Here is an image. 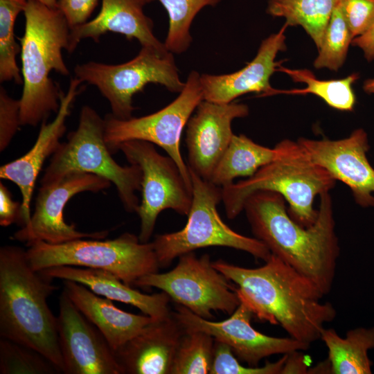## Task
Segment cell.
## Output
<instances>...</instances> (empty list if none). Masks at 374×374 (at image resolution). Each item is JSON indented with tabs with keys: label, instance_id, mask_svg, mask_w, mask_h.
I'll use <instances>...</instances> for the list:
<instances>
[{
	"label": "cell",
	"instance_id": "cell-23",
	"mask_svg": "<svg viewBox=\"0 0 374 374\" xmlns=\"http://www.w3.org/2000/svg\"><path fill=\"white\" fill-rule=\"evenodd\" d=\"M64 290L78 310L100 331L114 350L154 319L125 312L112 300L100 297L85 285L63 280Z\"/></svg>",
	"mask_w": 374,
	"mask_h": 374
},
{
	"label": "cell",
	"instance_id": "cell-29",
	"mask_svg": "<svg viewBox=\"0 0 374 374\" xmlns=\"http://www.w3.org/2000/svg\"><path fill=\"white\" fill-rule=\"evenodd\" d=\"M27 0H0V82H23L16 56L21 46L15 40V24Z\"/></svg>",
	"mask_w": 374,
	"mask_h": 374
},
{
	"label": "cell",
	"instance_id": "cell-34",
	"mask_svg": "<svg viewBox=\"0 0 374 374\" xmlns=\"http://www.w3.org/2000/svg\"><path fill=\"white\" fill-rule=\"evenodd\" d=\"M340 3L353 37L364 33L374 21V0H340Z\"/></svg>",
	"mask_w": 374,
	"mask_h": 374
},
{
	"label": "cell",
	"instance_id": "cell-3",
	"mask_svg": "<svg viewBox=\"0 0 374 374\" xmlns=\"http://www.w3.org/2000/svg\"><path fill=\"white\" fill-rule=\"evenodd\" d=\"M52 280L32 268L26 250L13 245L1 247V337L33 348L64 373L57 317L47 303L57 289Z\"/></svg>",
	"mask_w": 374,
	"mask_h": 374
},
{
	"label": "cell",
	"instance_id": "cell-39",
	"mask_svg": "<svg viewBox=\"0 0 374 374\" xmlns=\"http://www.w3.org/2000/svg\"><path fill=\"white\" fill-rule=\"evenodd\" d=\"M294 351L287 354V357L281 374L284 373H308L307 363L304 355Z\"/></svg>",
	"mask_w": 374,
	"mask_h": 374
},
{
	"label": "cell",
	"instance_id": "cell-16",
	"mask_svg": "<svg viewBox=\"0 0 374 374\" xmlns=\"http://www.w3.org/2000/svg\"><path fill=\"white\" fill-rule=\"evenodd\" d=\"M297 142L314 163L350 188L358 205L374 207V168L367 158L370 146L364 130L340 140L299 138Z\"/></svg>",
	"mask_w": 374,
	"mask_h": 374
},
{
	"label": "cell",
	"instance_id": "cell-33",
	"mask_svg": "<svg viewBox=\"0 0 374 374\" xmlns=\"http://www.w3.org/2000/svg\"><path fill=\"white\" fill-rule=\"evenodd\" d=\"M287 354H284L277 362H266L262 366H244L240 364L229 346L215 339L209 374H281Z\"/></svg>",
	"mask_w": 374,
	"mask_h": 374
},
{
	"label": "cell",
	"instance_id": "cell-21",
	"mask_svg": "<svg viewBox=\"0 0 374 374\" xmlns=\"http://www.w3.org/2000/svg\"><path fill=\"white\" fill-rule=\"evenodd\" d=\"M154 0H102L98 15L70 30L67 51L72 53L83 39L98 42L109 32L120 33L127 39H136L141 46L168 50L154 34L152 20L143 8Z\"/></svg>",
	"mask_w": 374,
	"mask_h": 374
},
{
	"label": "cell",
	"instance_id": "cell-12",
	"mask_svg": "<svg viewBox=\"0 0 374 374\" xmlns=\"http://www.w3.org/2000/svg\"><path fill=\"white\" fill-rule=\"evenodd\" d=\"M118 150L142 172V199L137 211L141 220L139 238L141 242H148L161 211L172 209L181 215H188L193 201L192 188L175 161L159 154L154 144L128 141L120 144Z\"/></svg>",
	"mask_w": 374,
	"mask_h": 374
},
{
	"label": "cell",
	"instance_id": "cell-22",
	"mask_svg": "<svg viewBox=\"0 0 374 374\" xmlns=\"http://www.w3.org/2000/svg\"><path fill=\"white\" fill-rule=\"evenodd\" d=\"M51 278L72 280L87 287L98 295L132 305L154 319L169 316L170 296L164 292L146 294L132 288L109 271L80 267L61 265L39 271Z\"/></svg>",
	"mask_w": 374,
	"mask_h": 374
},
{
	"label": "cell",
	"instance_id": "cell-36",
	"mask_svg": "<svg viewBox=\"0 0 374 374\" xmlns=\"http://www.w3.org/2000/svg\"><path fill=\"white\" fill-rule=\"evenodd\" d=\"M97 3L98 0H58L57 8L72 29L88 21Z\"/></svg>",
	"mask_w": 374,
	"mask_h": 374
},
{
	"label": "cell",
	"instance_id": "cell-14",
	"mask_svg": "<svg viewBox=\"0 0 374 374\" xmlns=\"http://www.w3.org/2000/svg\"><path fill=\"white\" fill-rule=\"evenodd\" d=\"M172 313L186 330H200L211 335L229 346L238 360L250 366H258L262 359L271 355L306 350L310 347L290 337H271L256 330L251 325L253 314L242 301L228 319L221 321L202 318L179 304Z\"/></svg>",
	"mask_w": 374,
	"mask_h": 374
},
{
	"label": "cell",
	"instance_id": "cell-38",
	"mask_svg": "<svg viewBox=\"0 0 374 374\" xmlns=\"http://www.w3.org/2000/svg\"><path fill=\"white\" fill-rule=\"evenodd\" d=\"M352 45L359 48L368 62L374 60V21L362 35L353 39Z\"/></svg>",
	"mask_w": 374,
	"mask_h": 374
},
{
	"label": "cell",
	"instance_id": "cell-31",
	"mask_svg": "<svg viewBox=\"0 0 374 374\" xmlns=\"http://www.w3.org/2000/svg\"><path fill=\"white\" fill-rule=\"evenodd\" d=\"M353 39L339 0L326 28L314 66L317 69L326 68L337 71L344 63Z\"/></svg>",
	"mask_w": 374,
	"mask_h": 374
},
{
	"label": "cell",
	"instance_id": "cell-27",
	"mask_svg": "<svg viewBox=\"0 0 374 374\" xmlns=\"http://www.w3.org/2000/svg\"><path fill=\"white\" fill-rule=\"evenodd\" d=\"M277 71L287 74L294 82L305 83L306 87L287 90L274 89L271 96L279 93L292 95L312 93L321 98L334 109L341 111L353 110L356 98L352 85L359 78L357 73H353L339 80H321L317 79L311 71L306 69H291L280 64L277 67Z\"/></svg>",
	"mask_w": 374,
	"mask_h": 374
},
{
	"label": "cell",
	"instance_id": "cell-41",
	"mask_svg": "<svg viewBox=\"0 0 374 374\" xmlns=\"http://www.w3.org/2000/svg\"><path fill=\"white\" fill-rule=\"evenodd\" d=\"M42 3L44 4L45 6L52 8H57V1L58 0H37Z\"/></svg>",
	"mask_w": 374,
	"mask_h": 374
},
{
	"label": "cell",
	"instance_id": "cell-30",
	"mask_svg": "<svg viewBox=\"0 0 374 374\" xmlns=\"http://www.w3.org/2000/svg\"><path fill=\"white\" fill-rule=\"evenodd\" d=\"M215 339L200 330H186L176 350L170 374L210 373Z\"/></svg>",
	"mask_w": 374,
	"mask_h": 374
},
{
	"label": "cell",
	"instance_id": "cell-40",
	"mask_svg": "<svg viewBox=\"0 0 374 374\" xmlns=\"http://www.w3.org/2000/svg\"><path fill=\"white\" fill-rule=\"evenodd\" d=\"M363 89L366 93H374V78L367 79L364 82Z\"/></svg>",
	"mask_w": 374,
	"mask_h": 374
},
{
	"label": "cell",
	"instance_id": "cell-1",
	"mask_svg": "<svg viewBox=\"0 0 374 374\" xmlns=\"http://www.w3.org/2000/svg\"><path fill=\"white\" fill-rule=\"evenodd\" d=\"M213 267L229 281L240 301L247 304L258 319L280 325L289 337L311 345L320 339L325 324L332 322L337 311L309 278L276 256L265 265L245 268L222 260Z\"/></svg>",
	"mask_w": 374,
	"mask_h": 374
},
{
	"label": "cell",
	"instance_id": "cell-15",
	"mask_svg": "<svg viewBox=\"0 0 374 374\" xmlns=\"http://www.w3.org/2000/svg\"><path fill=\"white\" fill-rule=\"evenodd\" d=\"M57 329L64 373L123 374L105 337L64 290L59 299Z\"/></svg>",
	"mask_w": 374,
	"mask_h": 374
},
{
	"label": "cell",
	"instance_id": "cell-19",
	"mask_svg": "<svg viewBox=\"0 0 374 374\" xmlns=\"http://www.w3.org/2000/svg\"><path fill=\"white\" fill-rule=\"evenodd\" d=\"M82 82L75 78L71 79L68 91L62 93L60 105L53 121L41 123L35 143L24 155L0 168V177L15 183L19 188L21 196L23 226L31 218L30 202L36 180L45 160L53 154L60 145V139L65 133L66 121L75 97L79 94V86Z\"/></svg>",
	"mask_w": 374,
	"mask_h": 374
},
{
	"label": "cell",
	"instance_id": "cell-32",
	"mask_svg": "<svg viewBox=\"0 0 374 374\" xmlns=\"http://www.w3.org/2000/svg\"><path fill=\"white\" fill-rule=\"evenodd\" d=\"M61 371L45 356L27 346L0 339L1 374H55Z\"/></svg>",
	"mask_w": 374,
	"mask_h": 374
},
{
	"label": "cell",
	"instance_id": "cell-6",
	"mask_svg": "<svg viewBox=\"0 0 374 374\" xmlns=\"http://www.w3.org/2000/svg\"><path fill=\"white\" fill-rule=\"evenodd\" d=\"M112 154L105 141V120L92 107L84 105L77 129L53 154L41 186L51 184L71 172L94 174L115 185L126 211L137 213L140 203L135 193L141 190V170L137 165H119Z\"/></svg>",
	"mask_w": 374,
	"mask_h": 374
},
{
	"label": "cell",
	"instance_id": "cell-7",
	"mask_svg": "<svg viewBox=\"0 0 374 374\" xmlns=\"http://www.w3.org/2000/svg\"><path fill=\"white\" fill-rule=\"evenodd\" d=\"M83 238L52 244L38 240L27 246L32 268L69 265L105 270L129 286L160 268L152 242H141L139 236L124 233L113 240Z\"/></svg>",
	"mask_w": 374,
	"mask_h": 374
},
{
	"label": "cell",
	"instance_id": "cell-24",
	"mask_svg": "<svg viewBox=\"0 0 374 374\" xmlns=\"http://www.w3.org/2000/svg\"><path fill=\"white\" fill-rule=\"evenodd\" d=\"M320 339L328 348L332 374H371L368 351L374 349V327H357L341 337L333 328H324Z\"/></svg>",
	"mask_w": 374,
	"mask_h": 374
},
{
	"label": "cell",
	"instance_id": "cell-25",
	"mask_svg": "<svg viewBox=\"0 0 374 374\" xmlns=\"http://www.w3.org/2000/svg\"><path fill=\"white\" fill-rule=\"evenodd\" d=\"M280 152L278 144L269 148L244 134H233L210 181L222 187L233 183L237 177H250L260 168L274 161Z\"/></svg>",
	"mask_w": 374,
	"mask_h": 374
},
{
	"label": "cell",
	"instance_id": "cell-8",
	"mask_svg": "<svg viewBox=\"0 0 374 374\" xmlns=\"http://www.w3.org/2000/svg\"><path fill=\"white\" fill-rule=\"evenodd\" d=\"M188 170L193 201L186 225L180 231L157 235L152 242L159 267L169 266L186 253L213 246L244 251L267 260L271 253L262 242L235 232L221 219L217 206L222 201V187Z\"/></svg>",
	"mask_w": 374,
	"mask_h": 374
},
{
	"label": "cell",
	"instance_id": "cell-11",
	"mask_svg": "<svg viewBox=\"0 0 374 374\" xmlns=\"http://www.w3.org/2000/svg\"><path fill=\"white\" fill-rule=\"evenodd\" d=\"M134 285L158 288L177 304L208 320L213 318L212 311L231 315L240 303L234 287L213 267L210 256L198 258L193 251L179 256L177 265L170 271L145 275Z\"/></svg>",
	"mask_w": 374,
	"mask_h": 374
},
{
	"label": "cell",
	"instance_id": "cell-13",
	"mask_svg": "<svg viewBox=\"0 0 374 374\" xmlns=\"http://www.w3.org/2000/svg\"><path fill=\"white\" fill-rule=\"evenodd\" d=\"M107 179L91 173L71 172L48 185L41 186L29 223L13 235L26 245L38 240L57 244L83 238L103 239L108 231L84 233L73 224L66 223L64 209L71 197L80 193H98L111 186Z\"/></svg>",
	"mask_w": 374,
	"mask_h": 374
},
{
	"label": "cell",
	"instance_id": "cell-10",
	"mask_svg": "<svg viewBox=\"0 0 374 374\" xmlns=\"http://www.w3.org/2000/svg\"><path fill=\"white\" fill-rule=\"evenodd\" d=\"M202 100L200 74L191 71L179 96L160 110L128 119L107 114L104 118L105 141L109 152L116 153L118 145L128 141L139 140L155 144L175 161L184 179L192 188L188 164L180 150V140L184 127Z\"/></svg>",
	"mask_w": 374,
	"mask_h": 374
},
{
	"label": "cell",
	"instance_id": "cell-17",
	"mask_svg": "<svg viewBox=\"0 0 374 374\" xmlns=\"http://www.w3.org/2000/svg\"><path fill=\"white\" fill-rule=\"evenodd\" d=\"M249 112L247 105L234 101L222 104L202 100L186 125L188 168L210 181L234 134L233 121L248 116Z\"/></svg>",
	"mask_w": 374,
	"mask_h": 374
},
{
	"label": "cell",
	"instance_id": "cell-37",
	"mask_svg": "<svg viewBox=\"0 0 374 374\" xmlns=\"http://www.w3.org/2000/svg\"><path fill=\"white\" fill-rule=\"evenodd\" d=\"M15 222L23 226L21 203L14 201L9 190L1 182L0 225L8 226Z\"/></svg>",
	"mask_w": 374,
	"mask_h": 374
},
{
	"label": "cell",
	"instance_id": "cell-28",
	"mask_svg": "<svg viewBox=\"0 0 374 374\" xmlns=\"http://www.w3.org/2000/svg\"><path fill=\"white\" fill-rule=\"evenodd\" d=\"M158 1L166 10L169 19L164 45L172 53L181 54L186 51L192 43L190 29L195 16L204 7L214 6L221 0Z\"/></svg>",
	"mask_w": 374,
	"mask_h": 374
},
{
	"label": "cell",
	"instance_id": "cell-4",
	"mask_svg": "<svg viewBox=\"0 0 374 374\" xmlns=\"http://www.w3.org/2000/svg\"><path fill=\"white\" fill-rule=\"evenodd\" d=\"M25 29L20 40L23 91L21 125L37 126L57 113L62 91L49 77L55 71L69 74L62 51L67 50L70 28L62 12L37 0H27L24 10Z\"/></svg>",
	"mask_w": 374,
	"mask_h": 374
},
{
	"label": "cell",
	"instance_id": "cell-18",
	"mask_svg": "<svg viewBox=\"0 0 374 374\" xmlns=\"http://www.w3.org/2000/svg\"><path fill=\"white\" fill-rule=\"evenodd\" d=\"M287 27L285 24L276 33L262 40L255 57L241 69L229 74L200 75L204 100L226 104L248 93L260 97L271 96L274 88L269 80L280 64L275 61L277 54L286 50Z\"/></svg>",
	"mask_w": 374,
	"mask_h": 374
},
{
	"label": "cell",
	"instance_id": "cell-5",
	"mask_svg": "<svg viewBox=\"0 0 374 374\" xmlns=\"http://www.w3.org/2000/svg\"><path fill=\"white\" fill-rule=\"evenodd\" d=\"M277 144L280 152L274 161L251 177L222 187L226 215L229 219L235 218L249 195L269 190L279 193L287 202L288 213L294 221L310 227L318 215V210L313 208L315 197L329 192L336 180L314 163L297 141L285 139Z\"/></svg>",
	"mask_w": 374,
	"mask_h": 374
},
{
	"label": "cell",
	"instance_id": "cell-9",
	"mask_svg": "<svg viewBox=\"0 0 374 374\" xmlns=\"http://www.w3.org/2000/svg\"><path fill=\"white\" fill-rule=\"evenodd\" d=\"M173 55L168 50L141 46L135 57L123 64L91 61L77 64L75 78L96 87L109 101L115 117L128 119L135 110L133 96L148 84H161L173 93L183 90L185 82L179 78Z\"/></svg>",
	"mask_w": 374,
	"mask_h": 374
},
{
	"label": "cell",
	"instance_id": "cell-20",
	"mask_svg": "<svg viewBox=\"0 0 374 374\" xmlns=\"http://www.w3.org/2000/svg\"><path fill=\"white\" fill-rule=\"evenodd\" d=\"M185 329L171 314L154 319L114 350L123 374H170Z\"/></svg>",
	"mask_w": 374,
	"mask_h": 374
},
{
	"label": "cell",
	"instance_id": "cell-26",
	"mask_svg": "<svg viewBox=\"0 0 374 374\" xmlns=\"http://www.w3.org/2000/svg\"><path fill=\"white\" fill-rule=\"evenodd\" d=\"M339 0H269L267 12L283 17L288 26H301L319 49L332 13Z\"/></svg>",
	"mask_w": 374,
	"mask_h": 374
},
{
	"label": "cell",
	"instance_id": "cell-2",
	"mask_svg": "<svg viewBox=\"0 0 374 374\" xmlns=\"http://www.w3.org/2000/svg\"><path fill=\"white\" fill-rule=\"evenodd\" d=\"M320 197L317 218L307 228L290 217L283 197L273 191L253 193L243 211L254 238L312 280L325 296L332 287L340 249L332 198L329 192Z\"/></svg>",
	"mask_w": 374,
	"mask_h": 374
},
{
	"label": "cell",
	"instance_id": "cell-35",
	"mask_svg": "<svg viewBox=\"0 0 374 374\" xmlns=\"http://www.w3.org/2000/svg\"><path fill=\"white\" fill-rule=\"evenodd\" d=\"M21 125L19 100L10 97L0 87V151H3Z\"/></svg>",
	"mask_w": 374,
	"mask_h": 374
}]
</instances>
